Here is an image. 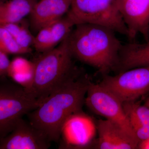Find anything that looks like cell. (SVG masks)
Returning a JSON list of instances; mask_svg holds the SVG:
<instances>
[{
    "mask_svg": "<svg viewBox=\"0 0 149 149\" xmlns=\"http://www.w3.org/2000/svg\"><path fill=\"white\" fill-rule=\"evenodd\" d=\"M89 82L81 71L72 76L27 113L29 122L51 142H58L66 121L82 111Z\"/></svg>",
    "mask_w": 149,
    "mask_h": 149,
    "instance_id": "6da1fadb",
    "label": "cell"
},
{
    "mask_svg": "<svg viewBox=\"0 0 149 149\" xmlns=\"http://www.w3.org/2000/svg\"><path fill=\"white\" fill-rule=\"evenodd\" d=\"M114 31L97 24L75 25L68 37L73 58L103 75L116 71L123 44Z\"/></svg>",
    "mask_w": 149,
    "mask_h": 149,
    "instance_id": "7a4b0ae2",
    "label": "cell"
},
{
    "mask_svg": "<svg viewBox=\"0 0 149 149\" xmlns=\"http://www.w3.org/2000/svg\"><path fill=\"white\" fill-rule=\"evenodd\" d=\"M67 37L34 63L33 83L29 92L40 104L59 86L80 71L74 65Z\"/></svg>",
    "mask_w": 149,
    "mask_h": 149,
    "instance_id": "3957f363",
    "label": "cell"
},
{
    "mask_svg": "<svg viewBox=\"0 0 149 149\" xmlns=\"http://www.w3.org/2000/svg\"><path fill=\"white\" fill-rule=\"evenodd\" d=\"M66 15L75 25L97 24L128 37V29L120 10L112 0H72Z\"/></svg>",
    "mask_w": 149,
    "mask_h": 149,
    "instance_id": "277c9868",
    "label": "cell"
},
{
    "mask_svg": "<svg viewBox=\"0 0 149 149\" xmlns=\"http://www.w3.org/2000/svg\"><path fill=\"white\" fill-rule=\"evenodd\" d=\"M40 104L35 96L16 83H0V139L11 132L24 115Z\"/></svg>",
    "mask_w": 149,
    "mask_h": 149,
    "instance_id": "5b68a950",
    "label": "cell"
},
{
    "mask_svg": "<svg viewBox=\"0 0 149 149\" xmlns=\"http://www.w3.org/2000/svg\"><path fill=\"white\" fill-rule=\"evenodd\" d=\"M85 104L96 114L105 118L139 141L130 125L122 103L111 92L100 84L89 82Z\"/></svg>",
    "mask_w": 149,
    "mask_h": 149,
    "instance_id": "8992f818",
    "label": "cell"
},
{
    "mask_svg": "<svg viewBox=\"0 0 149 149\" xmlns=\"http://www.w3.org/2000/svg\"><path fill=\"white\" fill-rule=\"evenodd\" d=\"M99 84L122 104L137 101L149 93V66L128 70L113 76L103 75Z\"/></svg>",
    "mask_w": 149,
    "mask_h": 149,
    "instance_id": "52a82bcc",
    "label": "cell"
},
{
    "mask_svg": "<svg viewBox=\"0 0 149 149\" xmlns=\"http://www.w3.org/2000/svg\"><path fill=\"white\" fill-rule=\"evenodd\" d=\"M51 142L29 121L22 118L10 133L0 139V149H47Z\"/></svg>",
    "mask_w": 149,
    "mask_h": 149,
    "instance_id": "ba28073f",
    "label": "cell"
},
{
    "mask_svg": "<svg viewBox=\"0 0 149 149\" xmlns=\"http://www.w3.org/2000/svg\"><path fill=\"white\" fill-rule=\"evenodd\" d=\"M128 30L127 38L135 42L139 34L149 41V0H125L118 7Z\"/></svg>",
    "mask_w": 149,
    "mask_h": 149,
    "instance_id": "9c48e42d",
    "label": "cell"
},
{
    "mask_svg": "<svg viewBox=\"0 0 149 149\" xmlns=\"http://www.w3.org/2000/svg\"><path fill=\"white\" fill-rule=\"evenodd\" d=\"M72 0H39L30 15L31 28L38 32L65 15L69 11Z\"/></svg>",
    "mask_w": 149,
    "mask_h": 149,
    "instance_id": "30bf717a",
    "label": "cell"
},
{
    "mask_svg": "<svg viewBox=\"0 0 149 149\" xmlns=\"http://www.w3.org/2000/svg\"><path fill=\"white\" fill-rule=\"evenodd\" d=\"M98 138L96 148L138 149L139 141L128 135L119 126L110 120L100 119L97 123Z\"/></svg>",
    "mask_w": 149,
    "mask_h": 149,
    "instance_id": "8fae6325",
    "label": "cell"
},
{
    "mask_svg": "<svg viewBox=\"0 0 149 149\" xmlns=\"http://www.w3.org/2000/svg\"><path fill=\"white\" fill-rule=\"evenodd\" d=\"M147 66H149V41L143 44L132 42L123 44L116 71L117 73Z\"/></svg>",
    "mask_w": 149,
    "mask_h": 149,
    "instance_id": "7c38bea8",
    "label": "cell"
},
{
    "mask_svg": "<svg viewBox=\"0 0 149 149\" xmlns=\"http://www.w3.org/2000/svg\"><path fill=\"white\" fill-rule=\"evenodd\" d=\"M39 0H8L0 5V22L18 23L29 15Z\"/></svg>",
    "mask_w": 149,
    "mask_h": 149,
    "instance_id": "4fadbf2b",
    "label": "cell"
},
{
    "mask_svg": "<svg viewBox=\"0 0 149 149\" xmlns=\"http://www.w3.org/2000/svg\"><path fill=\"white\" fill-rule=\"evenodd\" d=\"M34 73V63L18 58L11 62L7 74L17 84L29 91L33 83Z\"/></svg>",
    "mask_w": 149,
    "mask_h": 149,
    "instance_id": "5bb4252c",
    "label": "cell"
},
{
    "mask_svg": "<svg viewBox=\"0 0 149 149\" xmlns=\"http://www.w3.org/2000/svg\"><path fill=\"white\" fill-rule=\"evenodd\" d=\"M21 22L6 23L0 22V23L10 33L19 47L29 53L32 51L30 47L33 45L34 37L27 27L20 24Z\"/></svg>",
    "mask_w": 149,
    "mask_h": 149,
    "instance_id": "9a60e30c",
    "label": "cell"
},
{
    "mask_svg": "<svg viewBox=\"0 0 149 149\" xmlns=\"http://www.w3.org/2000/svg\"><path fill=\"white\" fill-rule=\"evenodd\" d=\"M50 25L54 48L69 35L75 26L72 19L66 14Z\"/></svg>",
    "mask_w": 149,
    "mask_h": 149,
    "instance_id": "2e32d148",
    "label": "cell"
},
{
    "mask_svg": "<svg viewBox=\"0 0 149 149\" xmlns=\"http://www.w3.org/2000/svg\"><path fill=\"white\" fill-rule=\"evenodd\" d=\"M0 50L6 53L18 54H27L17 45L13 37L0 23Z\"/></svg>",
    "mask_w": 149,
    "mask_h": 149,
    "instance_id": "e0dca14e",
    "label": "cell"
},
{
    "mask_svg": "<svg viewBox=\"0 0 149 149\" xmlns=\"http://www.w3.org/2000/svg\"><path fill=\"white\" fill-rule=\"evenodd\" d=\"M33 46L39 52H46L54 49L52 42L50 25L40 29L34 37Z\"/></svg>",
    "mask_w": 149,
    "mask_h": 149,
    "instance_id": "ac0fdd59",
    "label": "cell"
},
{
    "mask_svg": "<svg viewBox=\"0 0 149 149\" xmlns=\"http://www.w3.org/2000/svg\"><path fill=\"white\" fill-rule=\"evenodd\" d=\"M126 103L129 105L140 122L149 130V107L145 104L141 105L139 102L137 101Z\"/></svg>",
    "mask_w": 149,
    "mask_h": 149,
    "instance_id": "d6986e66",
    "label": "cell"
},
{
    "mask_svg": "<svg viewBox=\"0 0 149 149\" xmlns=\"http://www.w3.org/2000/svg\"><path fill=\"white\" fill-rule=\"evenodd\" d=\"M8 54L0 50V77L7 74L10 67V61Z\"/></svg>",
    "mask_w": 149,
    "mask_h": 149,
    "instance_id": "ffe728a7",
    "label": "cell"
},
{
    "mask_svg": "<svg viewBox=\"0 0 149 149\" xmlns=\"http://www.w3.org/2000/svg\"><path fill=\"white\" fill-rule=\"evenodd\" d=\"M138 149H149V138L139 142Z\"/></svg>",
    "mask_w": 149,
    "mask_h": 149,
    "instance_id": "44dd1931",
    "label": "cell"
},
{
    "mask_svg": "<svg viewBox=\"0 0 149 149\" xmlns=\"http://www.w3.org/2000/svg\"><path fill=\"white\" fill-rule=\"evenodd\" d=\"M124 1H125V0H117L116 2V5L117 6V7L118 8L119 6H120Z\"/></svg>",
    "mask_w": 149,
    "mask_h": 149,
    "instance_id": "7402d4cb",
    "label": "cell"
},
{
    "mask_svg": "<svg viewBox=\"0 0 149 149\" xmlns=\"http://www.w3.org/2000/svg\"><path fill=\"white\" fill-rule=\"evenodd\" d=\"M144 104H145V105L147 106V107H149V96L147 97V98L146 99L145 103H144Z\"/></svg>",
    "mask_w": 149,
    "mask_h": 149,
    "instance_id": "603a6c76",
    "label": "cell"
},
{
    "mask_svg": "<svg viewBox=\"0 0 149 149\" xmlns=\"http://www.w3.org/2000/svg\"><path fill=\"white\" fill-rule=\"evenodd\" d=\"M112 1H113L116 4V1H117V0H112Z\"/></svg>",
    "mask_w": 149,
    "mask_h": 149,
    "instance_id": "cb8c5ba5",
    "label": "cell"
},
{
    "mask_svg": "<svg viewBox=\"0 0 149 149\" xmlns=\"http://www.w3.org/2000/svg\"><path fill=\"white\" fill-rule=\"evenodd\" d=\"M7 1H8V0H0V1L4 2Z\"/></svg>",
    "mask_w": 149,
    "mask_h": 149,
    "instance_id": "d4e9b609",
    "label": "cell"
},
{
    "mask_svg": "<svg viewBox=\"0 0 149 149\" xmlns=\"http://www.w3.org/2000/svg\"><path fill=\"white\" fill-rule=\"evenodd\" d=\"M2 2H3L2 1H0V5H1V3Z\"/></svg>",
    "mask_w": 149,
    "mask_h": 149,
    "instance_id": "484cf974",
    "label": "cell"
},
{
    "mask_svg": "<svg viewBox=\"0 0 149 149\" xmlns=\"http://www.w3.org/2000/svg\"><path fill=\"white\" fill-rule=\"evenodd\" d=\"M148 35H149V32H148Z\"/></svg>",
    "mask_w": 149,
    "mask_h": 149,
    "instance_id": "4316f807",
    "label": "cell"
}]
</instances>
